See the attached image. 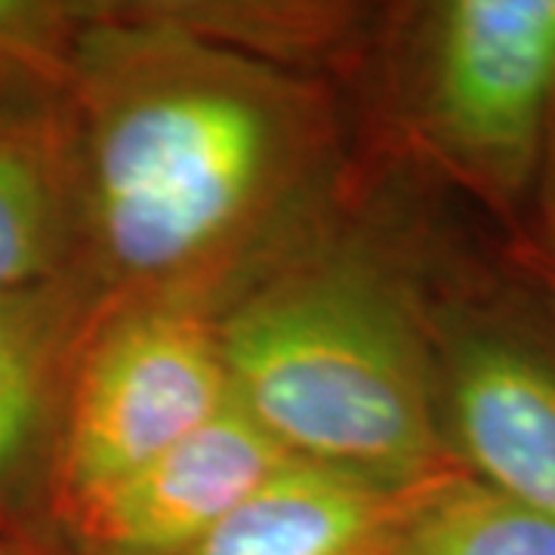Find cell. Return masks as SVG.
Here are the masks:
<instances>
[{
	"mask_svg": "<svg viewBox=\"0 0 555 555\" xmlns=\"http://www.w3.org/2000/svg\"><path fill=\"white\" fill-rule=\"evenodd\" d=\"M78 302L56 278L0 294V516L25 488L43 444L56 451Z\"/></svg>",
	"mask_w": 555,
	"mask_h": 555,
	"instance_id": "9c48e42d",
	"label": "cell"
},
{
	"mask_svg": "<svg viewBox=\"0 0 555 555\" xmlns=\"http://www.w3.org/2000/svg\"><path fill=\"white\" fill-rule=\"evenodd\" d=\"M420 124L463 182L516 207L555 133V0H448L420 47Z\"/></svg>",
	"mask_w": 555,
	"mask_h": 555,
	"instance_id": "3957f363",
	"label": "cell"
},
{
	"mask_svg": "<svg viewBox=\"0 0 555 555\" xmlns=\"http://www.w3.org/2000/svg\"><path fill=\"white\" fill-rule=\"evenodd\" d=\"M78 13L62 3L0 0V102L47 96L75 75Z\"/></svg>",
	"mask_w": 555,
	"mask_h": 555,
	"instance_id": "8fae6325",
	"label": "cell"
},
{
	"mask_svg": "<svg viewBox=\"0 0 555 555\" xmlns=\"http://www.w3.org/2000/svg\"><path fill=\"white\" fill-rule=\"evenodd\" d=\"M392 555H555V518L448 469L414 491Z\"/></svg>",
	"mask_w": 555,
	"mask_h": 555,
	"instance_id": "30bf717a",
	"label": "cell"
},
{
	"mask_svg": "<svg viewBox=\"0 0 555 555\" xmlns=\"http://www.w3.org/2000/svg\"><path fill=\"white\" fill-rule=\"evenodd\" d=\"M232 401L219 334L189 306H149L112 321L78 358L50 488L68 513L192 436Z\"/></svg>",
	"mask_w": 555,
	"mask_h": 555,
	"instance_id": "277c9868",
	"label": "cell"
},
{
	"mask_svg": "<svg viewBox=\"0 0 555 555\" xmlns=\"http://www.w3.org/2000/svg\"><path fill=\"white\" fill-rule=\"evenodd\" d=\"M543 185V219H540V247H543V259H546V269L555 278V133L553 145H550V155L543 164V173L540 182Z\"/></svg>",
	"mask_w": 555,
	"mask_h": 555,
	"instance_id": "7c38bea8",
	"label": "cell"
},
{
	"mask_svg": "<svg viewBox=\"0 0 555 555\" xmlns=\"http://www.w3.org/2000/svg\"><path fill=\"white\" fill-rule=\"evenodd\" d=\"M294 460L229 401L214 420L62 513L90 555H182Z\"/></svg>",
	"mask_w": 555,
	"mask_h": 555,
	"instance_id": "8992f818",
	"label": "cell"
},
{
	"mask_svg": "<svg viewBox=\"0 0 555 555\" xmlns=\"http://www.w3.org/2000/svg\"><path fill=\"white\" fill-rule=\"evenodd\" d=\"M133 60L115 35H80L83 222L112 272L164 278L214 257L257 217L291 137L281 93L238 62L185 43Z\"/></svg>",
	"mask_w": 555,
	"mask_h": 555,
	"instance_id": "6da1fadb",
	"label": "cell"
},
{
	"mask_svg": "<svg viewBox=\"0 0 555 555\" xmlns=\"http://www.w3.org/2000/svg\"><path fill=\"white\" fill-rule=\"evenodd\" d=\"M75 137L50 96L0 102V294L62 278L83 222Z\"/></svg>",
	"mask_w": 555,
	"mask_h": 555,
	"instance_id": "ba28073f",
	"label": "cell"
},
{
	"mask_svg": "<svg viewBox=\"0 0 555 555\" xmlns=\"http://www.w3.org/2000/svg\"><path fill=\"white\" fill-rule=\"evenodd\" d=\"M436 389L448 454L466 476L555 518V346L506 315L448 331Z\"/></svg>",
	"mask_w": 555,
	"mask_h": 555,
	"instance_id": "5b68a950",
	"label": "cell"
},
{
	"mask_svg": "<svg viewBox=\"0 0 555 555\" xmlns=\"http://www.w3.org/2000/svg\"><path fill=\"white\" fill-rule=\"evenodd\" d=\"M416 488L287 460L182 555H392Z\"/></svg>",
	"mask_w": 555,
	"mask_h": 555,
	"instance_id": "52a82bcc",
	"label": "cell"
},
{
	"mask_svg": "<svg viewBox=\"0 0 555 555\" xmlns=\"http://www.w3.org/2000/svg\"><path fill=\"white\" fill-rule=\"evenodd\" d=\"M217 334L232 401L294 460L389 488L456 469L433 358L401 299L374 281L287 278Z\"/></svg>",
	"mask_w": 555,
	"mask_h": 555,
	"instance_id": "7a4b0ae2",
	"label": "cell"
}]
</instances>
